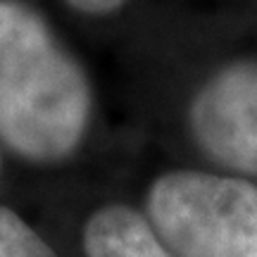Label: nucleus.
Masks as SVG:
<instances>
[{
    "mask_svg": "<svg viewBox=\"0 0 257 257\" xmlns=\"http://www.w3.org/2000/svg\"><path fill=\"white\" fill-rule=\"evenodd\" d=\"M91 83L36 10L0 0V141L31 162L79 148L91 119Z\"/></svg>",
    "mask_w": 257,
    "mask_h": 257,
    "instance_id": "obj_1",
    "label": "nucleus"
},
{
    "mask_svg": "<svg viewBox=\"0 0 257 257\" xmlns=\"http://www.w3.org/2000/svg\"><path fill=\"white\" fill-rule=\"evenodd\" d=\"M148 219L174 257H257V186L202 172L160 176Z\"/></svg>",
    "mask_w": 257,
    "mask_h": 257,
    "instance_id": "obj_2",
    "label": "nucleus"
},
{
    "mask_svg": "<svg viewBox=\"0 0 257 257\" xmlns=\"http://www.w3.org/2000/svg\"><path fill=\"white\" fill-rule=\"evenodd\" d=\"M191 128L214 162L257 176V60L229 64L202 86Z\"/></svg>",
    "mask_w": 257,
    "mask_h": 257,
    "instance_id": "obj_3",
    "label": "nucleus"
},
{
    "mask_svg": "<svg viewBox=\"0 0 257 257\" xmlns=\"http://www.w3.org/2000/svg\"><path fill=\"white\" fill-rule=\"evenodd\" d=\"M83 248L88 257H174L150 221L124 205H110L93 214L83 229Z\"/></svg>",
    "mask_w": 257,
    "mask_h": 257,
    "instance_id": "obj_4",
    "label": "nucleus"
},
{
    "mask_svg": "<svg viewBox=\"0 0 257 257\" xmlns=\"http://www.w3.org/2000/svg\"><path fill=\"white\" fill-rule=\"evenodd\" d=\"M0 257H57L53 248L19 217L0 207Z\"/></svg>",
    "mask_w": 257,
    "mask_h": 257,
    "instance_id": "obj_5",
    "label": "nucleus"
},
{
    "mask_svg": "<svg viewBox=\"0 0 257 257\" xmlns=\"http://www.w3.org/2000/svg\"><path fill=\"white\" fill-rule=\"evenodd\" d=\"M64 3L83 15H110L117 8H121L126 0H64Z\"/></svg>",
    "mask_w": 257,
    "mask_h": 257,
    "instance_id": "obj_6",
    "label": "nucleus"
},
{
    "mask_svg": "<svg viewBox=\"0 0 257 257\" xmlns=\"http://www.w3.org/2000/svg\"><path fill=\"white\" fill-rule=\"evenodd\" d=\"M0 169H3V155H0Z\"/></svg>",
    "mask_w": 257,
    "mask_h": 257,
    "instance_id": "obj_7",
    "label": "nucleus"
}]
</instances>
